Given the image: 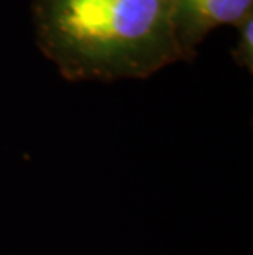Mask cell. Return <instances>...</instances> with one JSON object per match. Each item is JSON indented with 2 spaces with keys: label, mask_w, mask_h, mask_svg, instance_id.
<instances>
[{
  "label": "cell",
  "mask_w": 253,
  "mask_h": 255,
  "mask_svg": "<svg viewBox=\"0 0 253 255\" xmlns=\"http://www.w3.org/2000/svg\"><path fill=\"white\" fill-rule=\"evenodd\" d=\"M253 13V0H176V38L182 59L196 56L201 45L220 25H239Z\"/></svg>",
  "instance_id": "obj_2"
},
{
  "label": "cell",
  "mask_w": 253,
  "mask_h": 255,
  "mask_svg": "<svg viewBox=\"0 0 253 255\" xmlns=\"http://www.w3.org/2000/svg\"><path fill=\"white\" fill-rule=\"evenodd\" d=\"M239 28V41H237L235 50L232 51L234 61L239 66L245 68L247 71H253V13L237 25Z\"/></svg>",
  "instance_id": "obj_3"
},
{
  "label": "cell",
  "mask_w": 253,
  "mask_h": 255,
  "mask_svg": "<svg viewBox=\"0 0 253 255\" xmlns=\"http://www.w3.org/2000/svg\"><path fill=\"white\" fill-rule=\"evenodd\" d=\"M33 21L68 81L143 79L182 61L176 0H35Z\"/></svg>",
  "instance_id": "obj_1"
}]
</instances>
